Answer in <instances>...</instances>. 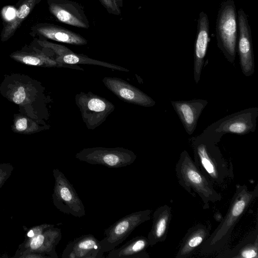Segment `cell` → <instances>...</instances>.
Segmentation results:
<instances>
[{"instance_id":"obj_1","label":"cell","mask_w":258,"mask_h":258,"mask_svg":"<svg viewBox=\"0 0 258 258\" xmlns=\"http://www.w3.org/2000/svg\"><path fill=\"white\" fill-rule=\"evenodd\" d=\"M257 196V185L250 190L246 185H237L225 216L201 246V253L211 254L226 247L235 225Z\"/></svg>"},{"instance_id":"obj_2","label":"cell","mask_w":258,"mask_h":258,"mask_svg":"<svg viewBox=\"0 0 258 258\" xmlns=\"http://www.w3.org/2000/svg\"><path fill=\"white\" fill-rule=\"evenodd\" d=\"M194 162L213 184L225 186L234 176L231 162L224 158L216 141L202 134L189 139Z\"/></svg>"},{"instance_id":"obj_3","label":"cell","mask_w":258,"mask_h":258,"mask_svg":"<svg viewBox=\"0 0 258 258\" xmlns=\"http://www.w3.org/2000/svg\"><path fill=\"white\" fill-rule=\"evenodd\" d=\"M175 172L180 185L192 196L194 193L198 195L204 210L210 208V203L219 202L222 199V195L214 187V184L195 164L187 151L180 153Z\"/></svg>"},{"instance_id":"obj_4","label":"cell","mask_w":258,"mask_h":258,"mask_svg":"<svg viewBox=\"0 0 258 258\" xmlns=\"http://www.w3.org/2000/svg\"><path fill=\"white\" fill-rule=\"evenodd\" d=\"M217 46L225 57L233 63L236 53L238 22L236 7L233 0L222 2L216 23Z\"/></svg>"},{"instance_id":"obj_5","label":"cell","mask_w":258,"mask_h":258,"mask_svg":"<svg viewBox=\"0 0 258 258\" xmlns=\"http://www.w3.org/2000/svg\"><path fill=\"white\" fill-rule=\"evenodd\" d=\"M258 107L248 108L227 115L211 124L202 135L219 143L226 134L245 135L255 131Z\"/></svg>"},{"instance_id":"obj_6","label":"cell","mask_w":258,"mask_h":258,"mask_svg":"<svg viewBox=\"0 0 258 258\" xmlns=\"http://www.w3.org/2000/svg\"><path fill=\"white\" fill-rule=\"evenodd\" d=\"M75 100L83 122L91 130L103 123L115 109L112 103L91 92L77 94Z\"/></svg>"},{"instance_id":"obj_7","label":"cell","mask_w":258,"mask_h":258,"mask_svg":"<svg viewBox=\"0 0 258 258\" xmlns=\"http://www.w3.org/2000/svg\"><path fill=\"white\" fill-rule=\"evenodd\" d=\"M151 213L147 209L130 213L105 229L100 241L102 251L108 252L123 242L136 227L151 219Z\"/></svg>"},{"instance_id":"obj_8","label":"cell","mask_w":258,"mask_h":258,"mask_svg":"<svg viewBox=\"0 0 258 258\" xmlns=\"http://www.w3.org/2000/svg\"><path fill=\"white\" fill-rule=\"evenodd\" d=\"M75 157L91 164L117 168L132 164L135 161L137 155L132 151L122 147H97L84 148L78 152Z\"/></svg>"},{"instance_id":"obj_9","label":"cell","mask_w":258,"mask_h":258,"mask_svg":"<svg viewBox=\"0 0 258 258\" xmlns=\"http://www.w3.org/2000/svg\"><path fill=\"white\" fill-rule=\"evenodd\" d=\"M54 175L55 179L53 194L55 206L66 214L78 218L85 216L84 206L70 181L58 169L54 170Z\"/></svg>"},{"instance_id":"obj_10","label":"cell","mask_w":258,"mask_h":258,"mask_svg":"<svg viewBox=\"0 0 258 258\" xmlns=\"http://www.w3.org/2000/svg\"><path fill=\"white\" fill-rule=\"evenodd\" d=\"M238 36L237 42V51L240 68L246 77L252 76L254 73L255 63L252 48L251 29L247 16L242 9L238 12Z\"/></svg>"},{"instance_id":"obj_11","label":"cell","mask_w":258,"mask_h":258,"mask_svg":"<svg viewBox=\"0 0 258 258\" xmlns=\"http://www.w3.org/2000/svg\"><path fill=\"white\" fill-rule=\"evenodd\" d=\"M50 12L56 19L74 27L87 29L90 27L83 8L70 0H47Z\"/></svg>"},{"instance_id":"obj_12","label":"cell","mask_w":258,"mask_h":258,"mask_svg":"<svg viewBox=\"0 0 258 258\" xmlns=\"http://www.w3.org/2000/svg\"><path fill=\"white\" fill-rule=\"evenodd\" d=\"M105 87L120 100L142 107H153L155 101L151 97L127 82L116 77H104Z\"/></svg>"},{"instance_id":"obj_13","label":"cell","mask_w":258,"mask_h":258,"mask_svg":"<svg viewBox=\"0 0 258 258\" xmlns=\"http://www.w3.org/2000/svg\"><path fill=\"white\" fill-rule=\"evenodd\" d=\"M43 46L49 48L56 54L55 60L62 67L70 68L75 67L77 64L96 65L111 69L112 70L129 72V70L120 66L112 63L94 59L82 54L76 53L67 47L57 44L52 43L48 41H39Z\"/></svg>"},{"instance_id":"obj_14","label":"cell","mask_w":258,"mask_h":258,"mask_svg":"<svg viewBox=\"0 0 258 258\" xmlns=\"http://www.w3.org/2000/svg\"><path fill=\"white\" fill-rule=\"evenodd\" d=\"M207 15L202 11L198 20L197 33L194 47V79L198 84L210 41V25Z\"/></svg>"},{"instance_id":"obj_15","label":"cell","mask_w":258,"mask_h":258,"mask_svg":"<svg viewBox=\"0 0 258 258\" xmlns=\"http://www.w3.org/2000/svg\"><path fill=\"white\" fill-rule=\"evenodd\" d=\"M104 252L100 241L91 234H84L70 241L64 248L63 258H102Z\"/></svg>"},{"instance_id":"obj_16","label":"cell","mask_w":258,"mask_h":258,"mask_svg":"<svg viewBox=\"0 0 258 258\" xmlns=\"http://www.w3.org/2000/svg\"><path fill=\"white\" fill-rule=\"evenodd\" d=\"M208 103L206 100L202 99L171 101L173 109L188 135H191L195 132L199 118Z\"/></svg>"},{"instance_id":"obj_17","label":"cell","mask_w":258,"mask_h":258,"mask_svg":"<svg viewBox=\"0 0 258 258\" xmlns=\"http://www.w3.org/2000/svg\"><path fill=\"white\" fill-rule=\"evenodd\" d=\"M207 226L198 224L190 228L182 239L175 258H186L193 255L210 235Z\"/></svg>"},{"instance_id":"obj_18","label":"cell","mask_w":258,"mask_h":258,"mask_svg":"<svg viewBox=\"0 0 258 258\" xmlns=\"http://www.w3.org/2000/svg\"><path fill=\"white\" fill-rule=\"evenodd\" d=\"M33 30L38 34L60 42L75 45L88 43V41L80 34L53 24H39Z\"/></svg>"},{"instance_id":"obj_19","label":"cell","mask_w":258,"mask_h":258,"mask_svg":"<svg viewBox=\"0 0 258 258\" xmlns=\"http://www.w3.org/2000/svg\"><path fill=\"white\" fill-rule=\"evenodd\" d=\"M171 216V208L167 205L161 206L155 211L152 226L147 237L149 246L165 240Z\"/></svg>"},{"instance_id":"obj_20","label":"cell","mask_w":258,"mask_h":258,"mask_svg":"<svg viewBox=\"0 0 258 258\" xmlns=\"http://www.w3.org/2000/svg\"><path fill=\"white\" fill-rule=\"evenodd\" d=\"M219 258H257L258 229H256L232 248L225 247L218 252Z\"/></svg>"},{"instance_id":"obj_21","label":"cell","mask_w":258,"mask_h":258,"mask_svg":"<svg viewBox=\"0 0 258 258\" xmlns=\"http://www.w3.org/2000/svg\"><path fill=\"white\" fill-rule=\"evenodd\" d=\"M149 246L148 239L144 236H137L131 239L118 248L108 251L107 258H149L147 251Z\"/></svg>"},{"instance_id":"obj_22","label":"cell","mask_w":258,"mask_h":258,"mask_svg":"<svg viewBox=\"0 0 258 258\" xmlns=\"http://www.w3.org/2000/svg\"><path fill=\"white\" fill-rule=\"evenodd\" d=\"M41 0H24L17 10L14 18L4 28L2 40L5 41L11 37L21 23L29 14L35 6Z\"/></svg>"},{"instance_id":"obj_23","label":"cell","mask_w":258,"mask_h":258,"mask_svg":"<svg viewBox=\"0 0 258 258\" xmlns=\"http://www.w3.org/2000/svg\"><path fill=\"white\" fill-rule=\"evenodd\" d=\"M99 1L109 14L117 16L120 14V8L116 0H99Z\"/></svg>"},{"instance_id":"obj_24","label":"cell","mask_w":258,"mask_h":258,"mask_svg":"<svg viewBox=\"0 0 258 258\" xmlns=\"http://www.w3.org/2000/svg\"><path fill=\"white\" fill-rule=\"evenodd\" d=\"M25 97L24 88L20 86L18 88V90L14 93L13 100L16 104H20L24 101Z\"/></svg>"},{"instance_id":"obj_25","label":"cell","mask_w":258,"mask_h":258,"mask_svg":"<svg viewBox=\"0 0 258 258\" xmlns=\"http://www.w3.org/2000/svg\"><path fill=\"white\" fill-rule=\"evenodd\" d=\"M45 237L44 235L40 234L35 237L32 240L30 246L33 249L40 247L45 241Z\"/></svg>"},{"instance_id":"obj_26","label":"cell","mask_w":258,"mask_h":258,"mask_svg":"<svg viewBox=\"0 0 258 258\" xmlns=\"http://www.w3.org/2000/svg\"><path fill=\"white\" fill-rule=\"evenodd\" d=\"M42 60L39 57L30 55L25 56L23 58V61L25 63L33 66L40 64Z\"/></svg>"},{"instance_id":"obj_27","label":"cell","mask_w":258,"mask_h":258,"mask_svg":"<svg viewBox=\"0 0 258 258\" xmlns=\"http://www.w3.org/2000/svg\"><path fill=\"white\" fill-rule=\"evenodd\" d=\"M16 129L18 131H23L25 130L27 127V120L25 118L19 119L15 124Z\"/></svg>"},{"instance_id":"obj_28","label":"cell","mask_w":258,"mask_h":258,"mask_svg":"<svg viewBox=\"0 0 258 258\" xmlns=\"http://www.w3.org/2000/svg\"><path fill=\"white\" fill-rule=\"evenodd\" d=\"M15 15V11L12 8H7L5 13V18L11 21Z\"/></svg>"},{"instance_id":"obj_29","label":"cell","mask_w":258,"mask_h":258,"mask_svg":"<svg viewBox=\"0 0 258 258\" xmlns=\"http://www.w3.org/2000/svg\"><path fill=\"white\" fill-rule=\"evenodd\" d=\"M116 1L120 8L123 7V0H116Z\"/></svg>"},{"instance_id":"obj_30","label":"cell","mask_w":258,"mask_h":258,"mask_svg":"<svg viewBox=\"0 0 258 258\" xmlns=\"http://www.w3.org/2000/svg\"><path fill=\"white\" fill-rule=\"evenodd\" d=\"M28 236L30 237H32L34 235V233L32 230H30L27 234Z\"/></svg>"}]
</instances>
